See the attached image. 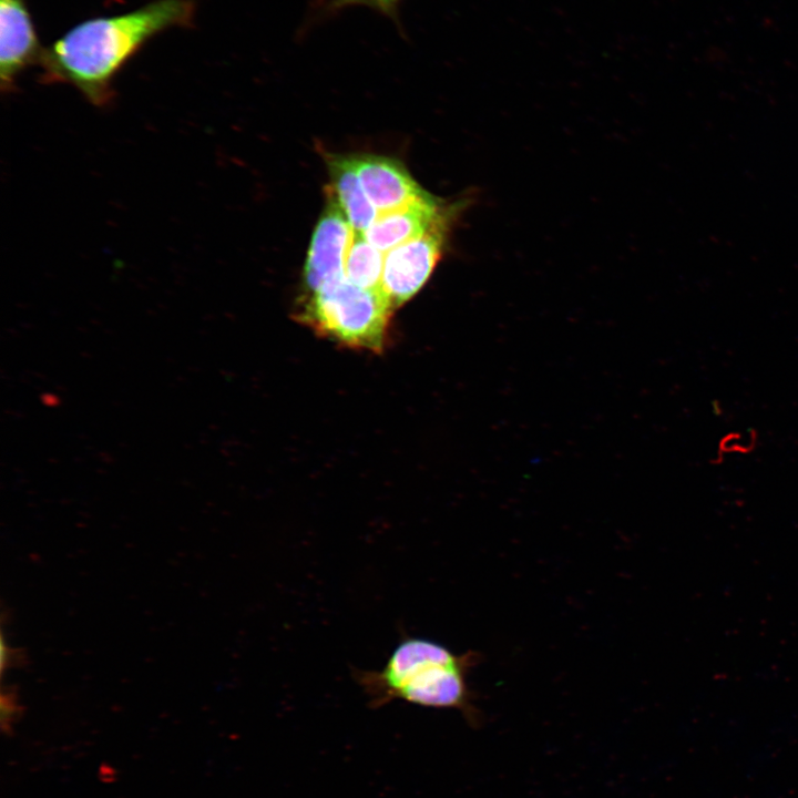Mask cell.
Here are the masks:
<instances>
[{"label": "cell", "mask_w": 798, "mask_h": 798, "mask_svg": "<svg viewBox=\"0 0 798 798\" xmlns=\"http://www.w3.org/2000/svg\"><path fill=\"white\" fill-rule=\"evenodd\" d=\"M193 0H154L136 10L85 20L41 52L40 80L74 86L96 106L114 98L113 81L152 38L175 27H191Z\"/></svg>", "instance_id": "obj_1"}, {"label": "cell", "mask_w": 798, "mask_h": 798, "mask_svg": "<svg viewBox=\"0 0 798 798\" xmlns=\"http://www.w3.org/2000/svg\"><path fill=\"white\" fill-rule=\"evenodd\" d=\"M478 654H454L446 646L420 637H403L379 671L352 669V677L374 709L393 700L457 709L472 727L481 715L468 685Z\"/></svg>", "instance_id": "obj_2"}, {"label": "cell", "mask_w": 798, "mask_h": 798, "mask_svg": "<svg viewBox=\"0 0 798 798\" xmlns=\"http://www.w3.org/2000/svg\"><path fill=\"white\" fill-rule=\"evenodd\" d=\"M393 310L382 288H361L345 278L326 290L306 296L297 317L320 336L348 347L380 352L387 344Z\"/></svg>", "instance_id": "obj_3"}, {"label": "cell", "mask_w": 798, "mask_h": 798, "mask_svg": "<svg viewBox=\"0 0 798 798\" xmlns=\"http://www.w3.org/2000/svg\"><path fill=\"white\" fill-rule=\"evenodd\" d=\"M469 201L446 205L437 222L421 236L385 254L381 288L393 308L415 296L441 258L452 223Z\"/></svg>", "instance_id": "obj_4"}, {"label": "cell", "mask_w": 798, "mask_h": 798, "mask_svg": "<svg viewBox=\"0 0 798 798\" xmlns=\"http://www.w3.org/2000/svg\"><path fill=\"white\" fill-rule=\"evenodd\" d=\"M355 231L328 190V202L314 231L304 268V284L310 296L345 279V263Z\"/></svg>", "instance_id": "obj_5"}, {"label": "cell", "mask_w": 798, "mask_h": 798, "mask_svg": "<svg viewBox=\"0 0 798 798\" xmlns=\"http://www.w3.org/2000/svg\"><path fill=\"white\" fill-rule=\"evenodd\" d=\"M41 48L25 0H0L1 90L11 92L25 68L39 62Z\"/></svg>", "instance_id": "obj_6"}, {"label": "cell", "mask_w": 798, "mask_h": 798, "mask_svg": "<svg viewBox=\"0 0 798 798\" xmlns=\"http://www.w3.org/2000/svg\"><path fill=\"white\" fill-rule=\"evenodd\" d=\"M355 166L364 191L378 214L406 206L426 193L396 160L362 155L355 157Z\"/></svg>", "instance_id": "obj_7"}, {"label": "cell", "mask_w": 798, "mask_h": 798, "mask_svg": "<svg viewBox=\"0 0 798 798\" xmlns=\"http://www.w3.org/2000/svg\"><path fill=\"white\" fill-rule=\"evenodd\" d=\"M446 205L424 193L400 208L378 214L364 233L366 239L385 254L426 233L440 217Z\"/></svg>", "instance_id": "obj_8"}, {"label": "cell", "mask_w": 798, "mask_h": 798, "mask_svg": "<svg viewBox=\"0 0 798 798\" xmlns=\"http://www.w3.org/2000/svg\"><path fill=\"white\" fill-rule=\"evenodd\" d=\"M331 187L339 206L355 232L365 233L378 213L364 187L355 166V157L335 156L328 161Z\"/></svg>", "instance_id": "obj_9"}, {"label": "cell", "mask_w": 798, "mask_h": 798, "mask_svg": "<svg viewBox=\"0 0 798 798\" xmlns=\"http://www.w3.org/2000/svg\"><path fill=\"white\" fill-rule=\"evenodd\" d=\"M383 265L385 253L355 232L345 263L346 279L361 288H381Z\"/></svg>", "instance_id": "obj_10"}, {"label": "cell", "mask_w": 798, "mask_h": 798, "mask_svg": "<svg viewBox=\"0 0 798 798\" xmlns=\"http://www.w3.org/2000/svg\"><path fill=\"white\" fill-rule=\"evenodd\" d=\"M401 0H318V9L328 14L352 6H366L396 20Z\"/></svg>", "instance_id": "obj_11"}, {"label": "cell", "mask_w": 798, "mask_h": 798, "mask_svg": "<svg viewBox=\"0 0 798 798\" xmlns=\"http://www.w3.org/2000/svg\"><path fill=\"white\" fill-rule=\"evenodd\" d=\"M1 709L2 729L9 732L12 724L16 722L19 712L16 698L11 694L8 695V699L2 696Z\"/></svg>", "instance_id": "obj_12"}]
</instances>
